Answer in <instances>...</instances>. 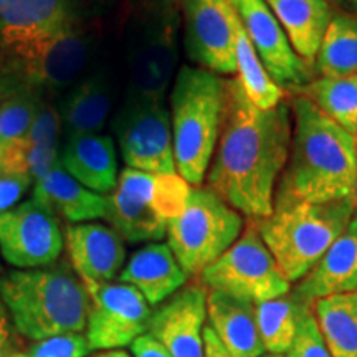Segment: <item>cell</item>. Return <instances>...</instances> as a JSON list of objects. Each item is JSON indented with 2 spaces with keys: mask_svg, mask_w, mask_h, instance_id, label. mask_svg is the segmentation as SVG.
<instances>
[{
  "mask_svg": "<svg viewBox=\"0 0 357 357\" xmlns=\"http://www.w3.org/2000/svg\"><path fill=\"white\" fill-rule=\"evenodd\" d=\"M225 78L200 66L182 65L171 91L176 169L187 184L202 185L218 141Z\"/></svg>",
  "mask_w": 357,
  "mask_h": 357,
  "instance_id": "cell-5",
  "label": "cell"
},
{
  "mask_svg": "<svg viewBox=\"0 0 357 357\" xmlns=\"http://www.w3.org/2000/svg\"><path fill=\"white\" fill-rule=\"evenodd\" d=\"M40 101L26 91L0 102V174H13L24 141L37 116Z\"/></svg>",
  "mask_w": 357,
  "mask_h": 357,
  "instance_id": "cell-31",
  "label": "cell"
},
{
  "mask_svg": "<svg viewBox=\"0 0 357 357\" xmlns=\"http://www.w3.org/2000/svg\"><path fill=\"white\" fill-rule=\"evenodd\" d=\"M89 48L86 35L71 22L55 37L48 38L32 53L17 60L0 77V86L6 88L2 95H7L8 86L48 91L63 89L84 70Z\"/></svg>",
  "mask_w": 357,
  "mask_h": 357,
  "instance_id": "cell-11",
  "label": "cell"
},
{
  "mask_svg": "<svg viewBox=\"0 0 357 357\" xmlns=\"http://www.w3.org/2000/svg\"><path fill=\"white\" fill-rule=\"evenodd\" d=\"M111 86L105 73L89 75L75 84L61 101V129L68 136L75 134H95L105 126L111 111Z\"/></svg>",
  "mask_w": 357,
  "mask_h": 357,
  "instance_id": "cell-24",
  "label": "cell"
},
{
  "mask_svg": "<svg viewBox=\"0 0 357 357\" xmlns=\"http://www.w3.org/2000/svg\"><path fill=\"white\" fill-rule=\"evenodd\" d=\"M312 311L314 303L305 300L294 289L275 300L255 305L258 334L266 354H287L303 319Z\"/></svg>",
  "mask_w": 357,
  "mask_h": 357,
  "instance_id": "cell-25",
  "label": "cell"
},
{
  "mask_svg": "<svg viewBox=\"0 0 357 357\" xmlns=\"http://www.w3.org/2000/svg\"><path fill=\"white\" fill-rule=\"evenodd\" d=\"M58 162L75 181L98 194H113L118 185L116 147L105 134L68 136L60 149Z\"/></svg>",
  "mask_w": 357,
  "mask_h": 357,
  "instance_id": "cell-19",
  "label": "cell"
},
{
  "mask_svg": "<svg viewBox=\"0 0 357 357\" xmlns=\"http://www.w3.org/2000/svg\"><path fill=\"white\" fill-rule=\"evenodd\" d=\"M19 347L17 341H13V333L10 321H8L7 307L3 305L2 298H0V352Z\"/></svg>",
  "mask_w": 357,
  "mask_h": 357,
  "instance_id": "cell-37",
  "label": "cell"
},
{
  "mask_svg": "<svg viewBox=\"0 0 357 357\" xmlns=\"http://www.w3.org/2000/svg\"><path fill=\"white\" fill-rule=\"evenodd\" d=\"M314 318L331 357H357V291L314 301Z\"/></svg>",
  "mask_w": 357,
  "mask_h": 357,
  "instance_id": "cell-27",
  "label": "cell"
},
{
  "mask_svg": "<svg viewBox=\"0 0 357 357\" xmlns=\"http://www.w3.org/2000/svg\"><path fill=\"white\" fill-rule=\"evenodd\" d=\"M261 357H284V356H276V354H266V356H261Z\"/></svg>",
  "mask_w": 357,
  "mask_h": 357,
  "instance_id": "cell-43",
  "label": "cell"
},
{
  "mask_svg": "<svg viewBox=\"0 0 357 357\" xmlns=\"http://www.w3.org/2000/svg\"><path fill=\"white\" fill-rule=\"evenodd\" d=\"M328 2H329V0H328Z\"/></svg>",
  "mask_w": 357,
  "mask_h": 357,
  "instance_id": "cell-46",
  "label": "cell"
},
{
  "mask_svg": "<svg viewBox=\"0 0 357 357\" xmlns=\"http://www.w3.org/2000/svg\"><path fill=\"white\" fill-rule=\"evenodd\" d=\"M245 229L243 215L211 187H190L184 211L167 225V245L187 276H200L234 245Z\"/></svg>",
  "mask_w": 357,
  "mask_h": 357,
  "instance_id": "cell-7",
  "label": "cell"
},
{
  "mask_svg": "<svg viewBox=\"0 0 357 357\" xmlns=\"http://www.w3.org/2000/svg\"><path fill=\"white\" fill-rule=\"evenodd\" d=\"M114 129L119 151L129 169L153 174H177L171 113L162 100L131 96Z\"/></svg>",
  "mask_w": 357,
  "mask_h": 357,
  "instance_id": "cell-9",
  "label": "cell"
},
{
  "mask_svg": "<svg viewBox=\"0 0 357 357\" xmlns=\"http://www.w3.org/2000/svg\"><path fill=\"white\" fill-rule=\"evenodd\" d=\"M293 289L312 303L333 294L357 291V208L344 231Z\"/></svg>",
  "mask_w": 357,
  "mask_h": 357,
  "instance_id": "cell-18",
  "label": "cell"
},
{
  "mask_svg": "<svg viewBox=\"0 0 357 357\" xmlns=\"http://www.w3.org/2000/svg\"><path fill=\"white\" fill-rule=\"evenodd\" d=\"M132 357H172L158 339L149 333L142 334L131 344Z\"/></svg>",
  "mask_w": 357,
  "mask_h": 357,
  "instance_id": "cell-35",
  "label": "cell"
},
{
  "mask_svg": "<svg viewBox=\"0 0 357 357\" xmlns=\"http://www.w3.org/2000/svg\"><path fill=\"white\" fill-rule=\"evenodd\" d=\"M0 273H2V265H0Z\"/></svg>",
  "mask_w": 357,
  "mask_h": 357,
  "instance_id": "cell-44",
  "label": "cell"
},
{
  "mask_svg": "<svg viewBox=\"0 0 357 357\" xmlns=\"http://www.w3.org/2000/svg\"><path fill=\"white\" fill-rule=\"evenodd\" d=\"M91 347L83 333L58 334L42 341H33V344L22 351V357H86Z\"/></svg>",
  "mask_w": 357,
  "mask_h": 357,
  "instance_id": "cell-32",
  "label": "cell"
},
{
  "mask_svg": "<svg viewBox=\"0 0 357 357\" xmlns=\"http://www.w3.org/2000/svg\"><path fill=\"white\" fill-rule=\"evenodd\" d=\"M71 22L68 0H20L0 13V77Z\"/></svg>",
  "mask_w": 357,
  "mask_h": 357,
  "instance_id": "cell-15",
  "label": "cell"
},
{
  "mask_svg": "<svg viewBox=\"0 0 357 357\" xmlns=\"http://www.w3.org/2000/svg\"><path fill=\"white\" fill-rule=\"evenodd\" d=\"M199 278L208 291L230 294L252 305L275 300L291 289L253 220H248L238 240Z\"/></svg>",
  "mask_w": 357,
  "mask_h": 357,
  "instance_id": "cell-8",
  "label": "cell"
},
{
  "mask_svg": "<svg viewBox=\"0 0 357 357\" xmlns=\"http://www.w3.org/2000/svg\"><path fill=\"white\" fill-rule=\"evenodd\" d=\"M93 357H132V356L124 349H113V351H101Z\"/></svg>",
  "mask_w": 357,
  "mask_h": 357,
  "instance_id": "cell-38",
  "label": "cell"
},
{
  "mask_svg": "<svg viewBox=\"0 0 357 357\" xmlns=\"http://www.w3.org/2000/svg\"><path fill=\"white\" fill-rule=\"evenodd\" d=\"M255 45L268 75L281 88H300L312 79L307 61L296 55L266 0H229Z\"/></svg>",
  "mask_w": 357,
  "mask_h": 357,
  "instance_id": "cell-14",
  "label": "cell"
},
{
  "mask_svg": "<svg viewBox=\"0 0 357 357\" xmlns=\"http://www.w3.org/2000/svg\"><path fill=\"white\" fill-rule=\"evenodd\" d=\"M0 298L13 328L30 341L86 329L91 300L68 263L8 271L0 276Z\"/></svg>",
  "mask_w": 357,
  "mask_h": 357,
  "instance_id": "cell-3",
  "label": "cell"
},
{
  "mask_svg": "<svg viewBox=\"0 0 357 357\" xmlns=\"http://www.w3.org/2000/svg\"><path fill=\"white\" fill-rule=\"evenodd\" d=\"M184 47L200 68L217 75H236L234 8L229 0H181Z\"/></svg>",
  "mask_w": 357,
  "mask_h": 357,
  "instance_id": "cell-13",
  "label": "cell"
},
{
  "mask_svg": "<svg viewBox=\"0 0 357 357\" xmlns=\"http://www.w3.org/2000/svg\"><path fill=\"white\" fill-rule=\"evenodd\" d=\"M207 319L231 357L265 356L257 328L255 305L220 291H208Z\"/></svg>",
  "mask_w": 357,
  "mask_h": 357,
  "instance_id": "cell-22",
  "label": "cell"
},
{
  "mask_svg": "<svg viewBox=\"0 0 357 357\" xmlns=\"http://www.w3.org/2000/svg\"><path fill=\"white\" fill-rule=\"evenodd\" d=\"M176 65V47L169 35L147 38L129 60L131 96L162 100Z\"/></svg>",
  "mask_w": 357,
  "mask_h": 357,
  "instance_id": "cell-26",
  "label": "cell"
},
{
  "mask_svg": "<svg viewBox=\"0 0 357 357\" xmlns=\"http://www.w3.org/2000/svg\"><path fill=\"white\" fill-rule=\"evenodd\" d=\"M207 294L202 283H190L153 310L147 333L172 357H204Z\"/></svg>",
  "mask_w": 357,
  "mask_h": 357,
  "instance_id": "cell-16",
  "label": "cell"
},
{
  "mask_svg": "<svg viewBox=\"0 0 357 357\" xmlns=\"http://www.w3.org/2000/svg\"><path fill=\"white\" fill-rule=\"evenodd\" d=\"M336 3L344 8V12L356 13L357 15V0H336Z\"/></svg>",
  "mask_w": 357,
  "mask_h": 357,
  "instance_id": "cell-39",
  "label": "cell"
},
{
  "mask_svg": "<svg viewBox=\"0 0 357 357\" xmlns=\"http://www.w3.org/2000/svg\"><path fill=\"white\" fill-rule=\"evenodd\" d=\"M17 2H20V0H0V13L6 12L7 8H10L12 6H15Z\"/></svg>",
  "mask_w": 357,
  "mask_h": 357,
  "instance_id": "cell-41",
  "label": "cell"
},
{
  "mask_svg": "<svg viewBox=\"0 0 357 357\" xmlns=\"http://www.w3.org/2000/svg\"><path fill=\"white\" fill-rule=\"evenodd\" d=\"M204 357H231L208 324L204 328Z\"/></svg>",
  "mask_w": 357,
  "mask_h": 357,
  "instance_id": "cell-36",
  "label": "cell"
},
{
  "mask_svg": "<svg viewBox=\"0 0 357 357\" xmlns=\"http://www.w3.org/2000/svg\"><path fill=\"white\" fill-rule=\"evenodd\" d=\"M314 68L319 77L341 78L357 75V15L334 12L321 40Z\"/></svg>",
  "mask_w": 357,
  "mask_h": 357,
  "instance_id": "cell-28",
  "label": "cell"
},
{
  "mask_svg": "<svg viewBox=\"0 0 357 357\" xmlns=\"http://www.w3.org/2000/svg\"><path fill=\"white\" fill-rule=\"evenodd\" d=\"M63 247L58 217L40 200L32 197L0 213V255L17 270L55 265Z\"/></svg>",
  "mask_w": 357,
  "mask_h": 357,
  "instance_id": "cell-10",
  "label": "cell"
},
{
  "mask_svg": "<svg viewBox=\"0 0 357 357\" xmlns=\"http://www.w3.org/2000/svg\"><path fill=\"white\" fill-rule=\"evenodd\" d=\"M296 55L314 65L321 40L333 17L328 0H266Z\"/></svg>",
  "mask_w": 357,
  "mask_h": 357,
  "instance_id": "cell-23",
  "label": "cell"
},
{
  "mask_svg": "<svg viewBox=\"0 0 357 357\" xmlns=\"http://www.w3.org/2000/svg\"><path fill=\"white\" fill-rule=\"evenodd\" d=\"M356 144H357V136H356Z\"/></svg>",
  "mask_w": 357,
  "mask_h": 357,
  "instance_id": "cell-45",
  "label": "cell"
},
{
  "mask_svg": "<svg viewBox=\"0 0 357 357\" xmlns=\"http://www.w3.org/2000/svg\"><path fill=\"white\" fill-rule=\"evenodd\" d=\"M66 248L71 268L88 291L111 283L126 261L121 235L102 223H70L66 227Z\"/></svg>",
  "mask_w": 357,
  "mask_h": 357,
  "instance_id": "cell-17",
  "label": "cell"
},
{
  "mask_svg": "<svg viewBox=\"0 0 357 357\" xmlns=\"http://www.w3.org/2000/svg\"><path fill=\"white\" fill-rule=\"evenodd\" d=\"M0 357H22V351H19V347H13V349L0 352Z\"/></svg>",
  "mask_w": 357,
  "mask_h": 357,
  "instance_id": "cell-40",
  "label": "cell"
},
{
  "mask_svg": "<svg viewBox=\"0 0 357 357\" xmlns=\"http://www.w3.org/2000/svg\"><path fill=\"white\" fill-rule=\"evenodd\" d=\"M33 199L43 202L56 217L60 215L70 223H84L109 215V195L86 189L60 162L35 182Z\"/></svg>",
  "mask_w": 357,
  "mask_h": 357,
  "instance_id": "cell-21",
  "label": "cell"
},
{
  "mask_svg": "<svg viewBox=\"0 0 357 357\" xmlns=\"http://www.w3.org/2000/svg\"><path fill=\"white\" fill-rule=\"evenodd\" d=\"M291 132L289 102L260 109L238 78H225L220 132L205 176L207 187L250 220L268 217L288 162Z\"/></svg>",
  "mask_w": 357,
  "mask_h": 357,
  "instance_id": "cell-1",
  "label": "cell"
},
{
  "mask_svg": "<svg viewBox=\"0 0 357 357\" xmlns=\"http://www.w3.org/2000/svg\"><path fill=\"white\" fill-rule=\"evenodd\" d=\"M289 109L293 118L291 144L275 197L311 204L354 197L356 136L298 93L291 98Z\"/></svg>",
  "mask_w": 357,
  "mask_h": 357,
  "instance_id": "cell-2",
  "label": "cell"
},
{
  "mask_svg": "<svg viewBox=\"0 0 357 357\" xmlns=\"http://www.w3.org/2000/svg\"><path fill=\"white\" fill-rule=\"evenodd\" d=\"M190 187L178 174L126 167L109 195L111 227L129 243L159 242L172 218L184 211Z\"/></svg>",
  "mask_w": 357,
  "mask_h": 357,
  "instance_id": "cell-6",
  "label": "cell"
},
{
  "mask_svg": "<svg viewBox=\"0 0 357 357\" xmlns=\"http://www.w3.org/2000/svg\"><path fill=\"white\" fill-rule=\"evenodd\" d=\"M287 357H331L321 331L316 323L314 311L306 316L300 324L296 337H294L291 347H289Z\"/></svg>",
  "mask_w": 357,
  "mask_h": 357,
  "instance_id": "cell-33",
  "label": "cell"
},
{
  "mask_svg": "<svg viewBox=\"0 0 357 357\" xmlns=\"http://www.w3.org/2000/svg\"><path fill=\"white\" fill-rule=\"evenodd\" d=\"M61 121L55 106L40 102L32 128L22 146L19 174L35 182L42 178L58 162Z\"/></svg>",
  "mask_w": 357,
  "mask_h": 357,
  "instance_id": "cell-29",
  "label": "cell"
},
{
  "mask_svg": "<svg viewBox=\"0 0 357 357\" xmlns=\"http://www.w3.org/2000/svg\"><path fill=\"white\" fill-rule=\"evenodd\" d=\"M354 200H356V207H357V181H356V189H354Z\"/></svg>",
  "mask_w": 357,
  "mask_h": 357,
  "instance_id": "cell-42",
  "label": "cell"
},
{
  "mask_svg": "<svg viewBox=\"0 0 357 357\" xmlns=\"http://www.w3.org/2000/svg\"><path fill=\"white\" fill-rule=\"evenodd\" d=\"M32 178L24 174H0V213L10 211L32 185Z\"/></svg>",
  "mask_w": 357,
  "mask_h": 357,
  "instance_id": "cell-34",
  "label": "cell"
},
{
  "mask_svg": "<svg viewBox=\"0 0 357 357\" xmlns=\"http://www.w3.org/2000/svg\"><path fill=\"white\" fill-rule=\"evenodd\" d=\"M88 293L91 305L84 336L91 351L123 349L147 333L153 307L131 284L111 281Z\"/></svg>",
  "mask_w": 357,
  "mask_h": 357,
  "instance_id": "cell-12",
  "label": "cell"
},
{
  "mask_svg": "<svg viewBox=\"0 0 357 357\" xmlns=\"http://www.w3.org/2000/svg\"><path fill=\"white\" fill-rule=\"evenodd\" d=\"M293 91L306 96L329 119L357 136V75L341 78L319 77Z\"/></svg>",
  "mask_w": 357,
  "mask_h": 357,
  "instance_id": "cell-30",
  "label": "cell"
},
{
  "mask_svg": "<svg viewBox=\"0 0 357 357\" xmlns=\"http://www.w3.org/2000/svg\"><path fill=\"white\" fill-rule=\"evenodd\" d=\"M118 278L136 288L151 306H159L185 287L189 276L167 243L153 242L129 257Z\"/></svg>",
  "mask_w": 357,
  "mask_h": 357,
  "instance_id": "cell-20",
  "label": "cell"
},
{
  "mask_svg": "<svg viewBox=\"0 0 357 357\" xmlns=\"http://www.w3.org/2000/svg\"><path fill=\"white\" fill-rule=\"evenodd\" d=\"M356 208L354 197L324 204L275 197L273 212L253 222L284 278L298 283L344 231Z\"/></svg>",
  "mask_w": 357,
  "mask_h": 357,
  "instance_id": "cell-4",
  "label": "cell"
}]
</instances>
